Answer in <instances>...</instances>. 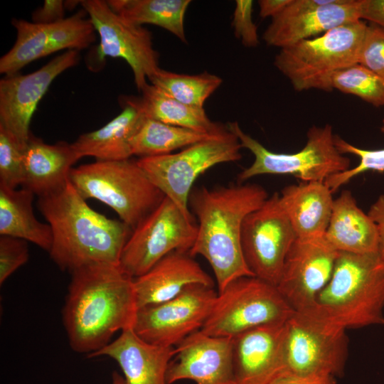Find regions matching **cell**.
Wrapping results in <instances>:
<instances>
[{
    "mask_svg": "<svg viewBox=\"0 0 384 384\" xmlns=\"http://www.w3.org/2000/svg\"><path fill=\"white\" fill-rule=\"evenodd\" d=\"M68 1L45 0L42 6L32 14V22L35 23H52L64 19L65 7Z\"/></svg>",
    "mask_w": 384,
    "mask_h": 384,
    "instance_id": "74e56055",
    "label": "cell"
},
{
    "mask_svg": "<svg viewBox=\"0 0 384 384\" xmlns=\"http://www.w3.org/2000/svg\"><path fill=\"white\" fill-rule=\"evenodd\" d=\"M63 309L71 348L95 353L118 331L132 328L137 311L134 278L118 265L95 264L73 271Z\"/></svg>",
    "mask_w": 384,
    "mask_h": 384,
    "instance_id": "6da1fadb",
    "label": "cell"
},
{
    "mask_svg": "<svg viewBox=\"0 0 384 384\" xmlns=\"http://www.w3.org/2000/svg\"><path fill=\"white\" fill-rule=\"evenodd\" d=\"M217 295L214 287L191 284L168 301L139 308L132 329L147 342L175 347L202 329Z\"/></svg>",
    "mask_w": 384,
    "mask_h": 384,
    "instance_id": "5bb4252c",
    "label": "cell"
},
{
    "mask_svg": "<svg viewBox=\"0 0 384 384\" xmlns=\"http://www.w3.org/2000/svg\"><path fill=\"white\" fill-rule=\"evenodd\" d=\"M79 159L72 144H49L31 134L23 152L21 187L38 197L50 193L69 181L73 166Z\"/></svg>",
    "mask_w": 384,
    "mask_h": 384,
    "instance_id": "603a6c76",
    "label": "cell"
},
{
    "mask_svg": "<svg viewBox=\"0 0 384 384\" xmlns=\"http://www.w3.org/2000/svg\"><path fill=\"white\" fill-rule=\"evenodd\" d=\"M141 92L142 96L139 102L147 118L210 134L227 129L211 121L204 108L183 104L151 84L148 83Z\"/></svg>",
    "mask_w": 384,
    "mask_h": 384,
    "instance_id": "83f0119b",
    "label": "cell"
},
{
    "mask_svg": "<svg viewBox=\"0 0 384 384\" xmlns=\"http://www.w3.org/2000/svg\"><path fill=\"white\" fill-rule=\"evenodd\" d=\"M334 143L340 153L357 156L360 161L356 166L334 174L324 181L325 184L332 193L338 190L341 186L348 183L353 178L366 171L384 172V149L375 150L361 149L336 134Z\"/></svg>",
    "mask_w": 384,
    "mask_h": 384,
    "instance_id": "d6a6232c",
    "label": "cell"
},
{
    "mask_svg": "<svg viewBox=\"0 0 384 384\" xmlns=\"http://www.w3.org/2000/svg\"><path fill=\"white\" fill-rule=\"evenodd\" d=\"M89 16L100 42L97 50L99 60L106 57L121 58L130 66L139 92L147 80L160 69L159 55L154 49L151 33L114 12L107 1H80Z\"/></svg>",
    "mask_w": 384,
    "mask_h": 384,
    "instance_id": "4fadbf2b",
    "label": "cell"
},
{
    "mask_svg": "<svg viewBox=\"0 0 384 384\" xmlns=\"http://www.w3.org/2000/svg\"><path fill=\"white\" fill-rule=\"evenodd\" d=\"M286 324H266L232 338L237 384H272L286 374Z\"/></svg>",
    "mask_w": 384,
    "mask_h": 384,
    "instance_id": "ffe728a7",
    "label": "cell"
},
{
    "mask_svg": "<svg viewBox=\"0 0 384 384\" xmlns=\"http://www.w3.org/2000/svg\"><path fill=\"white\" fill-rule=\"evenodd\" d=\"M174 354L175 347L147 342L129 328L87 356H107L114 360L122 369L126 384H167V368Z\"/></svg>",
    "mask_w": 384,
    "mask_h": 384,
    "instance_id": "44dd1931",
    "label": "cell"
},
{
    "mask_svg": "<svg viewBox=\"0 0 384 384\" xmlns=\"http://www.w3.org/2000/svg\"><path fill=\"white\" fill-rule=\"evenodd\" d=\"M360 20H368L384 28V0H358Z\"/></svg>",
    "mask_w": 384,
    "mask_h": 384,
    "instance_id": "f35d334b",
    "label": "cell"
},
{
    "mask_svg": "<svg viewBox=\"0 0 384 384\" xmlns=\"http://www.w3.org/2000/svg\"><path fill=\"white\" fill-rule=\"evenodd\" d=\"M268 197L264 188L254 183L191 191L188 206L198 223L196 238L189 253L203 257L210 264L218 292L238 278L254 276L242 251V225L245 218Z\"/></svg>",
    "mask_w": 384,
    "mask_h": 384,
    "instance_id": "3957f363",
    "label": "cell"
},
{
    "mask_svg": "<svg viewBox=\"0 0 384 384\" xmlns=\"http://www.w3.org/2000/svg\"><path fill=\"white\" fill-rule=\"evenodd\" d=\"M367 26L358 20L283 48L274 65L297 91L330 92L334 74L358 63Z\"/></svg>",
    "mask_w": 384,
    "mask_h": 384,
    "instance_id": "5b68a950",
    "label": "cell"
},
{
    "mask_svg": "<svg viewBox=\"0 0 384 384\" xmlns=\"http://www.w3.org/2000/svg\"><path fill=\"white\" fill-rule=\"evenodd\" d=\"M79 60V51L69 50L31 73L5 75L1 79L0 126L23 149L31 135L30 124L40 100L52 82Z\"/></svg>",
    "mask_w": 384,
    "mask_h": 384,
    "instance_id": "2e32d148",
    "label": "cell"
},
{
    "mask_svg": "<svg viewBox=\"0 0 384 384\" xmlns=\"http://www.w3.org/2000/svg\"><path fill=\"white\" fill-rule=\"evenodd\" d=\"M294 313L276 286L245 276L218 292L201 330L214 336L233 338L260 326L286 322Z\"/></svg>",
    "mask_w": 384,
    "mask_h": 384,
    "instance_id": "ba28073f",
    "label": "cell"
},
{
    "mask_svg": "<svg viewBox=\"0 0 384 384\" xmlns=\"http://www.w3.org/2000/svg\"><path fill=\"white\" fill-rule=\"evenodd\" d=\"M166 383L191 380L196 384H237L233 339L197 331L175 347L166 372Z\"/></svg>",
    "mask_w": 384,
    "mask_h": 384,
    "instance_id": "d6986e66",
    "label": "cell"
},
{
    "mask_svg": "<svg viewBox=\"0 0 384 384\" xmlns=\"http://www.w3.org/2000/svg\"><path fill=\"white\" fill-rule=\"evenodd\" d=\"M151 84L172 98L190 106L203 108L206 100L220 86L222 79L204 72L198 75L178 74L159 69Z\"/></svg>",
    "mask_w": 384,
    "mask_h": 384,
    "instance_id": "4dcf8cb0",
    "label": "cell"
},
{
    "mask_svg": "<svg viewBox=\"0 0 384 384\" xmlns=\"http://www.w3.org/2000/svg\"><path fill=\"white\" fill-rule=\"evenodd\" d=\"M358 63L384 78V28L368 24L360 48Z\"/></svg>",
    "mask_w": 384,
    "mask_h": 384,
    "instance_id": "e575fe53",
    "label": "cell"
},
{
    "mask_svg": "<svg viewBox=\"0 0 384 384\" xmlns=\"http://www.w3.org/2000/svg\"><path fill=\"white\" fill-rule=\"evenodd\" d=\"M86 11L52 23H35L23 19L11 21L17 32L13 47L0 58V73L17 74L31 62L59 50H80L95 41V29Z\"/></svg>",
    "mask_w": 384,
    "mask_h": 384,
    "instance_id": "9a60e30c",
    "label": "cell"
},
{
    "mask_svg": "<svg viewBox=\"0 0 384 384\" xmlns=\"http://www.w3.org/2000/svg\"><path fill=\"white\" fill-rule=\"evenodd\" d=\"M139 99L126 100L122 112L101 128L81 134L71 143L80 159L119 161L132 156L131 142L145 119Z\"/></svg>",
    "mask_w": 384,
    "mask_h": 384,
    "instance_id": "cb8c5ba5",
    "label": "cell"
},
{
    "mask_svg": "<svg viewBox=\"0 0 384 384\" xmlns=\"http://www.w3.org/2000/svg\"><path fill=\"white\" fill-rule=\"evenodd\" d=\"M196 235L194 218L186 216L165 197L132 230L122 252L119 266L127 274L136 278L172 252H190Z\"/></svg>",
    "mask_w": 384,
    "mask_h": 384,
    "instance_id": "30bf717a",
    "label": "cell"
},
{
    "mask_svg": "<svg viewBox=\"0 0 384 384\" xmlns=\"http://www.w3.org/2000/svg\"><path fill=\"white\" fill-rule=\"evenodd\" d=\"M332 193L324 181L302 182L282 190V206L298 238L324 235L333 209Z\"/></svg>",
    "mask_w": 384,
    "mask_h": 384,
    "instance_id": "d4e9b609",
    "label": "cell"
},
{
    "mask_svg": "<svg viewBox=\"0 0 384 384\" xmlns=\"http://www.w3.org/2000/svg\"><path fill=\"white\" fill-rule=\"evenodd\" d=\"M332 87L375 107L384 106V78L358 63L334 74Z\"/></svg>",
    "mask_w": 384,
    "mask_h": 384,
    "instance_id": "1f68e13d",
    "label": "cell"
},
{
    "mask_svg": "<svg viewBox=\"0 0 384 384\" xmlns=\"http://www.w3.org/2000/svg\"><path fill=\"white\" fill-rule=\"evenodd\" d=\"M380 131L384 133V118L383 119V121H382V126L380 127Z\"/></svg>",
    "mask_w": 384,
    "mask_h": 384,
    "instance_id": "ee69618b",
    "label": "cell"
},
{
    "mask_svg": "<svg viewBox=\"0 0 384 384\" xmlns=\"http://www.w3.org/2000/svg\"><path fill=\"white\" fill-rule=\"evenodd\" d=\"M291 0H260L258 1L259 14L262 18H272L279 14L290 3Z\"/></svg>",
    "mask_w": 384,
    "mask_h": 384,
    "instance_id": "b9f144b4",
    "label": "cell"
},
{
    "mask_svg": "<svg viewBox=\"0 0 384 384\" xmlns=\"http://www.w3.org/2000/svg\"><path fill=\"white\" fill-rule=\"evenodd\" d=\"M241 144L227 130L166 155L139 158L137 161L153 183L188 217L193 218L188 199L197 178L213 166L242 158Z\"/></svg>",
    "mask_w": 384,
    "mask_h": 384,
    "instance_id": "9c48e42d",
    "label": "cell"
},
{
    "mask_svg": "<svg viewBox=\"0 0 384 384\" xmlns=\"http://www.w3.org/2000/svg\"><path fill=\"white\" fill-rule=\"evenodd\" d=\"M228 129L238 139L242 148L254 156L252 164L238 176L240 183L264 174L292 175L302 181H324L329 176L350 169V159L335 146L330 124L313 126L307 132L302 149L292 154L276 153L245 133L238 122H229Z\"/></svg>",
    "mask_w": 384,
    "mask_h": 384,
    "instance_id": "52a82bcc",
    "label": "cell"
},
{
    "mask_svg": "<svg viewBox=\"0 0 384 384\" xmlns=\"http://www.w3.org/2000/svg\"><path fill=\"white\" fill-rule=\"evenodd\" d=\"M346 330L309 315L295 312L286 324V374L341 376L348 356Z\"/></svg>",
    "mask_w": 384,
    "mask_h": 384,
    "instance_id": "8fae6325",
    "label": "cell"
},
{
    "mask_svg": "<svg viewBox=\"0 0 384 384\" xmlns=\"http://www.w3.org/2000/svg\"><path fill=\"white\" fill-rule=\"evenodd\" d=\"M70 182L84 199H97L134 229L164 200L137 160L96 161L73 167Z\"/></svg>",
    "mask_w": 384,
    "mask_h": 384,
    "instance_id": "8992f818",
    "label": "cell"
},
{
    "mask_svg": "<svg viewBox=\"0 0 384 384\" xmlns=\"http://www.w3.org/2000/svg\"><path fill=\"white\" fill-rule=\"evenodd\" d=\"M38 208L50 226L52 260L70 273L95 264L119 265L132 229L90 208L69 181L38 197Z\"/></svg>",
    "mask_w": 384,
    "mask_h": 384,
    "instance_id": "7a4b0ae2",
    "label": "cell"
},
{
    "mask_svg": "<svg viewBox=\"0 0 384 384\" xmlns=\"http://www.w3.org/2000/svg\"><path fill=\"white\" fill-rule=\"evenodd\" d=\"M110 8L127 21L138 25L159 26L183 43L187 40L184 17L190 0H110Z\"/></svg>",
    "mask_w": 384,
    "mask_h": 384,
    "instance_id": "f1b7e54d",
    "label": "cell"
},
{
    "mask_svg": "<svg viewBox=\"0 0 384 384\" xmlns=\"http://www.w3.org/2000/svg\"><path fill=\"white\" fill-rule=\"evenodd\" d=\"M253 1L237 0L233 12L232 26L235 37L247 48L259 44L257 26L252 18Z\"/></svg>",
    "mask_w": 384,
    "mask_h": 384,
    "instance_id": "8d00e7d4",
    "label": "cell"
},
{
    "mask_svg": "<svg viewBox=\"0 0 384 384\" xmlns=\"http://www.w3.org/2000/svg\"><path fill=\"white\" fill-rule=\"evenodd\" d=\"M368 215L376 225L378 233V253L384 262V194L379 196L370 206Z\"/></svg>",
    "mask_w": 384,
    "mask_h": 384,
    "instance_id": "ab89813d",
    "label": "cell"
},
{
    "mask_svg": "<svg viewBox=\"0 0 384 384\" xmlns=\"http://www.w3.org/2000/svg\"><path fill=\"white\" fill-rule=\"evenodd\" d=\"M215 134L174 126L146 117L132 140V153L139 158L166 155Z\"/></svg>",
    "mask_w": 384,
    "mask_h": 384,
    "instance_id": "f546056e",
    "label": "cell"
},
{
    "mask_svg": "<svg viewBox=\"0 0 384 384\" xmlns=\"http://www.w3.org/2000/svg\"><path fill=\"white\" fill-rule=\"evenodd\" d=\"M324 237L338 252L369 254L378 251L376 225L368 213L358 207L348 190L342 191L334 201Z\"/></svg>",
    "mask_w": 384,
    "mask_h": 384,
    "instance_id": "484cf974",
    "label": "cell"
},
{
    "mask_svg": "<svg viewBox=\"0 0 384 384\" xmlns=\"http://www.w3.org/2000/svg\"><path fill=\"white\" fill-rule=\"evenodd\" d=\"M358 20V0H291L272 18L262 39L282 49Z\"/></svg>",
    "mask_w": 384,
    "mask_h": 384,
    "instance_id": "ac0fdd59",
    "label": "cell"
},
{
    "mask_svg": "<svg viewBox=\"0 0 384 384\" xmlns=\"http://www.w3.org/2000/svg\"><path fill=\"white\" fill-rule=\"evenodd\" d=\"M23 148L0 126V184L17 188L23 181Z\"/></svg>",
    "mask_w": 384,
    "mask_h": 384,
    "instance_id": "836d02e7",
    "label": "cell"
},
{
    "mask_svg": "<svg viewBox=\"0 0 384 384\" xmlns=\"http://www.w3.org/2000/svg\"><path fill=\"white\" fill-rule=\"evenodd\" d=\"M194 284L214 287L212 277L189 252H172L134 278L137 308L168 301Z\"/></svg>",
    "mask_w": 384,
    "mask_h": 384,
    "instance_id": "7402d4cb",
    "label": "cell"
},
{
    "mask_svg": "<svg viewBox=\"0 0 384 384\" xmlns=\"http://www.w3.org/2000/svg\"><path fill=\"white\" fill-rule=\"evenodd\" d=\"M384 262L378 252H339L314 304L299 312L344 328L384 324Z\"/></svg>",
    "mask_w": 384,
    "mask_h": 384,
    "instance_id": "277c9868",
    "label": "cell"
},
{
    "mask_svg": "<svg viewBox=\"0 0 384 384\" xmlns=\"http://www.w3.org/2000/svg\"><path fill=\"white\" fill-rule=\"evenodd\" d=\"M272 384H337L333 376H299L285 374Z\"/></svg>",
    "mask_w": 384,
    "mask_h": 384,
    "instance_id": "60d3db41",
    "label": "cell"
},
{
    "mask_svg": "<svg viewBox=\"0 0 384 384\" xmlns=\"http://www.w3.org/2000/svg\"><path fill=\"white\" fill-rule=\"evenodd\" d=\"M297 238L279 193L275 192L242 223L241 247L250 272L277 287L287 255Z\"/></svg>",
    "mask_w": 384,
    "mask_h": 384,
    "instance_id": "7c38bea8",
    "label": "cell"
},
{
    "mask_svg": "<svg viewBox=\"0 0 384 384\" xmlns=\"http://www.w3.org/2000/svg\"><path fill=\"white\" fill-rule=\"evenodd\" d=\"M112 384H126L124 378L117 371L112 374Z\"/></svg>",
    "mask_w": 384,
    "mask_h": 384,
    "instance_id": "7bdbcfd3",
    "label": "cell"
},
{
    "mask_svg": "<svg viewBox=\"0 0 384 384\" xmlns=\"http://www.w3.org/2000/svg\"><path fill=\"white\" fill-rule=\"evenodd\" d=\"M27 241L7 235H0V284L28 260Z\"/></svg>",
    "mask_w": 384,
    "mask_h": 384,
    "instance_id": "d590c367",
    "label": "cell"
},
{
    "mask_svg": "<svg viewBox=\"0 0 384 384\" xmlns=\"http://www.w3.org/2000/svg\"><path fill=\"white\" fill-rule=\"evenodd\" d=\"M338 253L324 235L296 239L277 285L295 312H303L314 304L332 275Z\"/></svg>",
    "mask_w": 384,
    "mask_h": 384,
    "instance_id": "e0dca14e",
    "label": "cell"
},
{
    "mask_svg": "<svg viewBox=\"0 0 384 384\" xmlns=\"http://www.w3.org/2000/svg\"><path fill=\"white\" fill-rule=\"evenodd\" d=\"M34 196L25 188H11L0 184V235L23 239L49 252L53 242L51 228L36 218Z\"/></svg>",
    "mask_w": 384,
    "mask_h": 384,
    "instance_id": "4316f807",
    "label": "cell"
}]
</instances>
